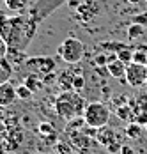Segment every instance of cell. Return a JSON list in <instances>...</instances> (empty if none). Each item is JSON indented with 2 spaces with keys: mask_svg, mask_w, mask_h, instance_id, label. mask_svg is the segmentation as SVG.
Listing matches in <instances>:
<instances>
[{
  "mask_svg": "<svg viewBox=\"0 0 147 154\" xmlns=\"http://www.w3.org/2000/svg\"><path fill=\"white\" fill-rule=\"evenodd\" d=\"M36 30L37 21L32 16H7L0 11V35L9 45V48L25 51L32 43Z\"/></svg>",
  "mask_w": 147,
  "mask_h": 154,
  "instance_id": "1",
  "label": "cell"
},
{
  "mask_svg": "<svg viewBox=\"0 0 147 154\" xmlns=\"http://www.w3.org/2000/svg\"><path fill=\"white\" fill-rule=\"evenodd\" d=\"M87 101L76 91H62L53 99V108L57 115L64 121H71L74 117H83Z\"/></svg>",
  "mask_w": 147,
  "mask_h": 154,
  "instance_id": "2",
  "label": "cell"
},
{
  "mask_svg": "<svg viewBox=\"0 0 147 154\" xmlns=\"http://www.w3.org/2000/svg\"><path fill=\"white\" fill-rule=\"evenodd\" d=\"M57 53L60 55V59L66 62V64L74 66V64H78V62L83 59L85 46H83V43H82L80 39H76V37H67V39H64L59 45Z\"/></svg>",
  "mask_w": 147,
  "mask_h": 154,
  "instance_id": "3",
  "label": "cell"
},
{
  "mask_svg": "<svg viewBox=\"0 0 147 154\" xmlns=\"http://www.w3.org/2000/svg\"><path fill=\"white\" fill-rule=\"evenodd\" d=\"M83 119L85 124L92 126V128H103L108 126L110 121V108L101 101H94V103H87L85 112H83Z\"/></svg>",
  "mask_w": 147,
  "mask_h": 154,
  "instance_id": "4",
  "label": "cell"
},
{
  "mask_svg": "<svg viewBox=\"0 0 147 154\" xmlns=\"http://www.w3.org/2000/svg\"><path fill=\"white\" fill-rule=\"evenodd\" d=\"M66 137L69 140V143L74 147V151L80 154H92L90 151L94 149V145L98 143V140L89 137L83 129H71L66 131Z\"/></svg>",
  "mask_w": 147,
  "mask_h": 154,
  "instance_id": "5",
  "label": "cell"
},
{
  "mask_svg": "<svg viewBox=\"0 0 147 154\" xmlns=\"http://www.w3.org/2000/svg\"><path fill=\"white\" fill-rule=\"evenodd\" d=\"M67 0H37L32 7H30V16L41 23L46 16H50L52 13H55L60 5H64Z\"/></svg>",
  "mask_w": 147,
  "mask_h": 154,
  "instance_id": "6",
  "label": "cell"
},
{
  "mask_svg": "<svg viewBox=\"0 0 147 154\" xmlns=\"http://www.w3.org/2000/svg\"><path fill=\"white\" fill-rule=\"evenodd\" d=\"M147 66L142 64H136L131 62L128 64V69H126V83L131 85L133 89H140L147 83Z\"/></svg>",
  "mask_w": 147,
  "mask_h": 154,
  "instance_id": "7",
  "label": "cell"
},
{
  "mask_svg": "<svg viewBox=\"0 0 147 154\" xmlns=\"http://www.w3.org/2000/svg\"><path fill=\"white\" fill-rule=\"evenodd\" d=\"M25 64L30 69H34L37 75H41V76H46V75L53 73L55 66H57L55 59H52V57H32V59H27Z\"/></svg>",
  "mask_w": 147,
  "mask_h": 154,
  "instance_id": "8",
  "label": "cell"
},
{
  "mask_svg": "<svg viewBox=\"0 0 147 154\" xmlns=\"http://www.w3.org/2000/svg\"><path fill=\"white\" fill-rule=\"evenodd\" d=\"M18 99V92H16V87L11 82H5L0 85V106L7 108L11 105H14V101Z\"/></svg>",
  "mask_w": 147,
  "mask_h": 154,
  "instance_id": "9",
  "label": "cell"
},
{
  "mask_svg": "<svg viewBox=\"0 0 147 154\" xmlns=\"http://www.w3.org/2000/svg\"><path fill=\"white\" fill-rule=\"evenodd\" d=\"M126 69H128V64H124L122 60H115L108 62L106 64V71H108V75L112 78H115V80H122V82H126Z\"/></svg>",
  "mask_w": 147,
  "mask_h": 154,
  "instance_id": "10",
  "label": "cell"
},
{
  "mask_svg": "<svg viewBox=\"0 0 147 154\" xmlns=\"http://www.w3.org/2000/svg\"><path fill=\"white\" fill-rule=\"evenodd\" d=\"M96 140H98V143H99V145H103L105 149H106L110 143H114V142L117 140V137H115V131H114L112 128L103 126V128H99V129H98Z\"/></svg>",
  "mask_w": 147,
  "mask_h": 154,
  "instance_id": "11",
  "label": "cell"
},
{
  "mask_svg": "<svg viewBox=\"0 0 147 154\" xmlns=\"http://www.w3.org/2000/svg\"><path fill=\"white\" fill-rule=\"evenodd\" d=\"M99 13V5H98V2H94V0H89L85 4H82L80 7H78V14L82 20H90V18H94V16Z\"/></svg>",
  "mask_w": 147,
  "mask_h": 154,
  "instance_id": "12",
  "label": "cell"
},
{
  "mask_svg": "<svg viewBox=\"0 0 147 154\" xmlns=\"http://www.w3.org/2000/svg\"><path fill=\"white\" fill-rule=\"evenodd\" d=\"M73 78H74V73L66 69L57 76V83H59V87L62 91H73Z\"/></svg>",
  "mask_w": 147,
  "mask_h": 154,
  "instance_id": "13",
  "label": "cell"
},
{
  "mask_svg": "<svg viewBox=\"0 0 147 154\" xmlns=\"http://www.w3.org/2000/svg\"><path fill=\"white\" fill-rule=\"evenodd\" d=\"M13 76V64L7 60V57H2L0 59V85L9 82Z\"/></svg>",
  "mask_w": 147,
  "mask_h": 154,
  "instance_id": "14",
  "label": "cell"
},
{
  "mask_svg": "<svg viewBox=\"0 0 147 154\" xmlns=\"http://www.w3.org/2000/svg\"><path fill=\"white\" fill-rule=\"evenodd\" d=\"M39 135L44 137L48 142H57V131L50 122H41L39 124Z\"/></svg>",
  "mask_w": 147,
  "mask_h": 154,
  "instance_id": "15",
  "label": "cell"
},
{
  "mask_svg": "<svg viewBox=\"0 0 147 154\" xmlns=\"http://www.w3.org/2000/svg\"><path fill=\"white\" fill-rule=\"evenodd\" d=\"M124 133H126V137H128V138H131V140H138L140 137H142V133H144V126H140L138 122L131 121V122L126 126Z\"/></svg>",
  "mask_w": 147,
  "mask_h": 154,
  "instance_id": "16",
  "label": "cell"
},
{
  "mask_svg": "<svg viewBox=\"0 0 147 154\" xmlns=\"http://www.w3.org/2000/svg\"><path fill=\"white\" fill-rule=\"evenodd\" d=\"M23 83L29 87L32 92H37L41 87H43V83H44V78L41 76H36V75H27L25 76V80H23Z\"/></svg>",
  "mask_w": 147,
  "mask_h": 154,
  "instance_id": "17",
  "label": "cell"
},
{
  "mask_svg": "<svg viewBox=\"0 0 147 154\" xmlns=\"http://www.w3.org/2000/svg\"><path fill=\"white\" fill-rule=\"evenodd\" d=\"M7 60L11 64H23V62H27V53L21 51V50H16V48H9Z\"/></svg>",
  "mask_w": 147,
  "mask_h": 154,
  "instance_id": "18",
  "label": "cell"
},
{
  "mask_svg": "<svg viewBox=\"0 0 147 154\" xmlns=\"http://www.w3.org/2000/svg\"><path fill=\"white\" fill-rule=\"evenodd\" d=\"M5 7L9 11H14V13H21L23 9H27L29 5V0H4Z\"/></svg>",
  "mask_w": 147,
  "mask_h": 154,
  "instance_id": "19",
  "label": "cell"
},
{
  "mask_svg": "<svg viewBox=\"0 0 147 154\" xmlns=\"http://www.w3.org/2000/svg\"><path fill=\"white\" fill-rule=\"evenodd\" d=\"M53 151H55V154H73V145L66 140H57Z\"/></svg>",
  "mask_w": 147,
  "mask_h": 154,
  "instance_id": "20",
  "label": "cell"
},
{
  "mask_svg": "<svg viewBox=\"0 0 147 154\" xmlns=\"http://www.w3.org/2000/svg\"><path fill=\"white\" fill-rule=\"evenodd\" d=\"M142 35H144V25L131 23V27L128 29V37L130 39H140Z\"/></svg>",
  "mask_w": 147,
  "mask_h": 154,
  "instance_id": "21",
  "label": "cell"
},
{
  "mask_svg": "<svg viewBox=\"0 0 147 154\" xmlns=\"http://www.w3.org/2000/svg\"><path fill=\"white\" fill-rule=\"evenodd\" d=\"M117 59L119 60H122L124 64H131L133 62V50L131 48H122L120 51H117Z\"/></svg>",
  "mask_w": 147,
  "mask_h": 154,
  "instance_id": "22",
  "label": "cell"
},
{
  "mask_svg": "<svg viewBox=\"0 0 147 154\" xmlns=\"http://www.w3.org/2000/svg\"><path fill=\"white\" fill-rule=\"evenodd\" d=\"M16 92H18V99H23V101L30 99V97H32V94H34V92L29 89V87L25 85V83L18 85V87H16Z\"/></svg>",
  "mask_w": 147,
  "mask_h": 154,
  "instance_id": "23",
  "label": "cell"
},
{
  "mask_svg": "<svg viewBox=\"0 0 147 154\" xmlns=\"http://www.w3.org/2000/svg\"><path fill=\"white\" fill-rule=\"evenodd\" d=\"M85 76H82V75H74L73 78V91H76V92H80V91H83L85 89Z\"/></svg>",
  "mask_w": 147,
  "mask_h": 154,
  "instance_id": "24",
  "label": "cell"
},
{
  "mask_svg": "<svg viewBox=\"0 0 147 154\" xmlns=\"http://www.w3.org/2000/svg\"><path fill=\"white\" fill-rule=\"evenodd\" d=\"M133 62L142 64V66H147V53L144 51V50H136V51H133Z\"/></svg>",
  "mask_w": 147,
  "mask_h": 154,
  "instance_id": "25",
  "label": "cell"
},
{
  "mask_svg": "<svg viewBox=\"0 0 147 154\" xmlns=\"http://www.w3.org/2000/svg\"><path fill=\"white\" fill-rule=\"evenodd\" d=\"M120 149H122V143H120L119 140H115L114 143H110V145L106 147L108 152H114V154H120Z\"/></svg>",
  "mask_w": 147,
  "mask_h": 154,
  "instance_id": "26",
  "label": "cell"
},
{
  "mask_svg": "<svg viewBox=\"0 0 147 154\" xmlns=\"http://www.w3.org/2000/svg\"><path fill=\"white\" fill-rule=\"evenodd\" d=\"M135 122H138L140 126H147V112H142V113H138V115H135V119H133Z\"/></svg>",
  "mask_w": 147,
  "mask_h": 154,
  "instance_id": "27",
  "label": "cell"
},
{
  "mask_svg": "<svg viewBox=\"0 0 147 154\" xmlns=\"http://www.w3.org/2000/svg\"><path fill=\"white\" fill-rule=\"evenodd\" d=\"M7 51H9V45L2 39V41H0V59H2V57H7Z\"/></svg>",
  "mask_w": 147,
  "mask_h": 154,
  "instance_id": "28",
  "label": "cell"
},
{
  "mask_svg": "<svg viewBox=\"0 0 147 154\" xmlns=\"http://www.w3.org/2000/svg\"><path fill=\"white\" fill-rule=\"evenodd\" d=\"M133 23H138V25H147V13L145 14H138L133 18Z\"/></svg>",
  "mask_w": 147,
  "mask_h": 154,
  "instance_id": "29",
  "label": "cell"
},
{
  "mask_svg": "<svg viewBox=\"0 0 147 154\" xmlns=\"http://www.w3.org/2000/svg\"><path fill=\"white\" fill-rule=\"evenodd\" d=\"M94 62H96L98 66H106V64H108V57H106V55H98Z\"/></svg>",
  "mask_w": 147,
  "mask_h": 154,
  "instance_id": "30",
  "label": "cell"
},
{
  "mask_svg": "<svg viewBox=\"0 0 147 154\" xmlns=\"http://www.w3.org/2000/svg\"><path fill=\"white\" fill-rule=\"evenodd\" d=\"M120 154H136V152H135V149H133V147H130V145H122Z\"/></svg>",
  "mask_w": 147,
  "mask_h": 154,
  "instance_id": "31",
  "label": "cell"
},
{
  "mask_svg": "<svg viewBox=\"0 0 147 154\" xmlns=\"http://www.w3.org/2000/svg\"><path fill=\"white\" fill-rule=\"evenodd\" d=\"M44 78V83H52V82H57V78H55V73H50V75H46Z\"/></svg>",
  "mask_w": 147,
  "mask_h": 154,
  "instance_id": "32",
  "label": "cell"
},
{
  "mask_svg": "<svg viewBox=\"0 0 147 154\" xmlns=\"http://www.w3.org/2000/svg\"><path fill=\"white\" fill-rule=\"evenodd\" d=\"M128 2H130V4H131V5H136V4H140V2H142V0H128Z\"/></svg>",
  "mask_w": 147,
  "mask_h": 154,
  "instance_id": "33",
  "label": "cell"
},
{
  "mask_svg": "<svg viewBox=\"0 0 147 154\" xmlns=\"http://www.w3.org/2000/svg\"><path fill=\"white\" fill-rule=\"evenodd\" d=\"M0 119H4V106H0Z\"/></svg>",
  "mask_w": 147,
  "mask_h": 154,
  "instance_id": "34",
  "label": "cell"
},
{
  "mask_svg": "<svg viewBox=\"0 0 147 154\" xmlns=\"http://www.w3.org/2000/svg\"><path fill=\"white\" fill-rule=\"evenodd\" d=\"M0 4H4V0H0Z\"/></svg>",
  "mask_w": 147,
  "mask_h": 154,
  "instance_id": "35",
  "label": "cell"
},
{
  "mask_svg": "<svg viewBox=\"0 0 147 154\" xmlns=\"http://www.w3.org/2000/svg\"><path fill=\"white\" fill-rule=\"evenodd\" d=\"M0 41H2V35H0Z\"/></svg>",
  "mask_w": 147,
  "mask_h": 154,
  "instance_id": "36",
  "label": "cell"
},
{
  "mask_svg": "<svg viewBox=\"0 0 147 154\" xmlns=\"http://www.w3.org/2000/svg\"><path fill=\"white\" fill-rule=\"evenodd\" d=\"M145 131H147V126H145Z\"/></svg>",
  "mask_w": 147,
  "mask_h": 154,
  "instance_id": "37",
  "label": "cell"
},
{
  "mask_svg": "<svg viewBox=\"0 0 147 154\" xmlns=\"http://www.w3.org/2000/svg\"><path fill=\"white\" fill-rule=\"evenodd\" d=\"M108 154H114V152H108Z\"/></svg>",
  "mask_w": 147,
  "mask_h": 154,
  "instance_id": "38",
  "label": "cell"
},
{
  "mask_svg": "<svg viewBox=\"0 0 147 154\" xmlns=\"http://www.w3.org/2000/svg\"><path fill=\"white\" fill-rule=\"evenodd\" d=\"M145 69H147V67H145Z\"/></svg>",
  "mask_w": 147,
  "mask_h": 154,
  "instance_id": "39",
  "label": "cell"
}]
</instances>
